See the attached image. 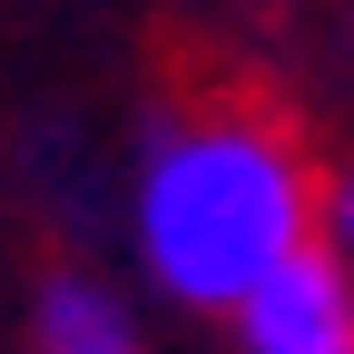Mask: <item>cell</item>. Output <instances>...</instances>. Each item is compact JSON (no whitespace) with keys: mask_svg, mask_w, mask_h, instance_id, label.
<instances>
[{"mask_svg":"<svg viewBox=\"0 0 354 354\" xmlns=\"http://www.w3.org/2000/svg\"><path fill=\"white\" fill-rule=\"evenodd\" d=\"M305 227H315V187L276 118H187L138 167V266L158 276V295L197 315H236V295L266 266H286Z\"/></svg>","mask_w":354,"mask_h":354,"instance_id":"cell-1","label":"cell"},{"mask_svg":"<svg viewBox=\"0 0 354 354\" xmlns=\"http://www.w3.org/2000/svg\"><path fill=\"white\" fill-rule=\"evenodd\" d=\"M236 344L246 354H354V256H315L305 236L286 266L236 295Z\"/></svg>","mask_w":354,"mask_h":354,"instance_id":"cell-2","label":"cell"},{"mask_svg":"<svg viewBox=\"0 0 354 354\" xmlns=\"http://www.w3.org/2000/svg\"><path fill=\"white\" fill-rule=\"evenodd\" d=\"M30 354H148V325L109 276L50 266L39 295H30Z\"/></svg>","mask_w":354,"mask_h":354,"instance_id":"cell-3","label":"cell"},{"mask_svg":"<svg viewBox=\"0 0 354 354\" xmlns=\"http://www.w3.org/2000/svg\"><path fill=\"white\" fill-rule=\"evenodd\" d=\"M325 246H335V256H354V167L325 187Z\"/></svg>","mask_w":354,"mask_h":354,"instance_id":"cell-4","label":"cell"}]
</instances>
